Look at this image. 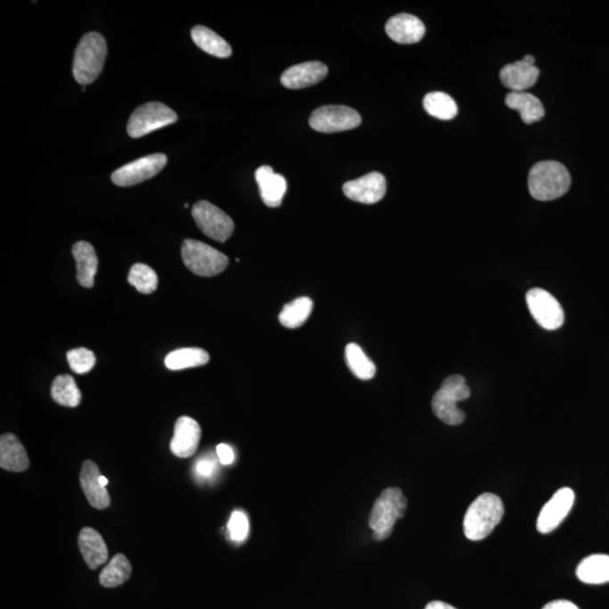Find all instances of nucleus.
<instances>
[{"instance_id": "13", "label": "nucleus", "mask_w": 609, "mask_h": 609, "mask_svg": "<svg viewBox=\"0 0 609 609\" xmlns=\"http://www.w3.org/2000/svg\"><path fill=\"white\" fill-rule=\"evenodd\" d=\"M386 180L378 172H371L369 175L359 177L357 180L345 182L344 193L350 200L374 205L386 194Z\"/></svg>"}, {"instance_id": "40", "label": "nucleus", "mask_w": 609, "mask_h": 609, "mask_svg": "<svg viewBox=\"0 0 609 609\" xmlns=\"http://www.w3.org/2000/svg\"><path fill=\"white\" fill-rule=\"evenodd\" d=\"M100 483H101L102 485H103V486H107L108 483H109V481H108L107 477H104V476H102V475H101V477H100Z\"/></svg>"}, {"instance_id": "23", "label": "nucleus", "mask_w": 609, "mask_h": 609, "mask_svg": "<svg viewBox=\"0 0 609 609\" xmlns=\"http://www.w3.org/2000/svg\"><path fill=\"white\" fill-rule=\"evenodd\" d=\"M507 107L516 110L524 124L532 125L545 116L543 103L535 95L527 92H510L506 97Z\"/></svg>"}, {"instance_id": "27", "label": "nucleus", "mask_w": 609, "mask_h": 609, "mask_svg": "<svg viewBox=\"0 0 609 609\" xmlns=\"http://www.w3.org/2000/svg\"><path fill=\"white\" fill-rule=\"evenodd\" d=\"M313 307H314V304L311 298L295 299L294 302L283 306L280 314H279V321L287 329H298L311 316Z\"/></svg>"}, {"instance_id": "18", "label": "nucleus", "mask_w": 609, "mask_h": 609, "mask_svg": "<svg viewBox=\"0 0 609 609\" xmlns=\"http://www.w3.org/2000/svg\"><path fill=\"white\" fill-rule=\"evenodd\" d=\"M256 180L259 185L260 194L264 205L269 208H278L287 192V181L280 175H276L272 167L264 165L256 169Z\"/></svg>"}, {"instance_id": "9", "label": "nucleus", "mask_w": 609, "mask_h": 609, "mask_svg": "<svg viewBox=\"0 0 609 609\" xmlns=\"http://www.w3.org/2000/svg\"><path fill=\"white\" fill-rule=\"evenodd\" d=\"M192 217L203 234L217 242H226L234 232V222L230 215L208 201H198L193 206Z\"/></svg>"}, {"instance_id": "22", "label": "nucleus", "mask_w": 609, "mask_h": 609, "mask_svg": "<svg viewBox=\"0 0 609 609\" xmlns=\"http://www.w3.org/2000/svg\"><path fill=\"white\" fill-rule=\"evenodd\" d=\"M73 256L77 269V280L84 288L94 286L99 260L94 248L87 242H77L73 247Z\"/></svg>"}, {"instance_id": "28", "label": "nucleus", "mask_w": 609, "mask_h": 609, "mask_svg": "<svg viewBox=\"0 0 609 609\" xmlns=\"http://www.w3.org/2000/svg\"><path fill=\"white\" fill-rule=\"evenodd\" d=\"M51 396L56 403L68 408H76L82 401V393L75 379L69 375H61L54 378Z\"/></svg>"}, {"instance_id": "8", "label": "nucleus", "mask_w": 609, "mask_h": 609, "mask_svg": "<svg viewBox=\"0 0 609 609\" xmlns=\"http://www.w3.org/2000/svg\"><path fill=\"white\" fill-rule=\"evenodd\" d=\"M361 125V114L345 105H327L316 109L310 118V126L317 133H341L358 128Z\"/></svg>"}, {"instance_id": "34", "label": "nucleus", "mask_w": 609, "mask_h": 609, "mask_svg": "<svg viewBox=\"0 0 609 609\" xmlns=\"http://www.w3.org/2000/svg\"><path fill=\"white\" fill-rule=\"evenodd\" d=\"M227 527L231 540L236 541V543H243V541L248 539L249 522L248 516L245 515L243 511H234V513L231 514Z\"/></svg>"}, {"instance_id": "11", "label": "nucleus", "mask_w": 609, "mask_h": 609, "mask_svg": "<svg viewBox=\"0 0 609 609\" xmlns=\"http://www.w3.org/2000/svg\"><path fill=\"white\" fill-rule=\"evenodd\" d=\"M167 158L164 154H152L124 165L113 173L111 180L114 184L126 188L142 183L158 175L166 166Z\"/></svg>"}, {"instance_id": "15", "label": "nucleus", "mask_w": 609, "mask_h": 609, "mask_svg": "<svg viewBox=\"0 0 609 609\" xmlns=\"http://www.w3.org/2000/svg\"><path fill=\"white\" fill-rule=\"evenodd\" d=\"M329 68L320 61H308L299 63L282 74L280 82L289 90H302L319 84L327 77Z\"/></svg>"}, {"instance_id": "29", "label": "nucleus", "mask_w": 609, "mask_h": 609, "mask_svg": "<svg viewBox=\"0 0 609 609\" xmlns=\"http://www.w3.org/2000/svg\"><path fill=\"white\" fill-rule=\"evenodd\" d=\"M423 108L431 117L439 120H452L459 113L456 102L452 97L442 92H433L426 94L423 100Z\"/></svg>"}, {"instance_id": "19", "label": "nucleus", "mask_w": 609, "mask_h": 609, "mask_svg": "<svg viewBox=\"0 0 609 609\" xmlns=\"http://www.w3.org/2000/svg\"><path fill=\"white\" fill-rule=\"evenodd\" d=\"M540 77V69L523 61L509 63L502 68L500 79L511 92H526L534 86Z\"/></svg>"}, {"instance_id": "14", "label": "nucleus", "mask_w": 609, "mask_h": 609, "mask_svg": "<svg viewBox=\"0 0 609 609\" xmlns=\"http://www.w3.org/2000/svg\"><path fill=\"white\" fill-rule=\"evenodd\" d=\"M201 439V428L196 420L189 417L177 418L175 435L171 440V451L180 459H188L197 451Z\"/></svg>"}, {"instance_id": "21", "label": "nucleus", "mask_w": 609, "mask_h": 609, "mask_svg": "<svg viewBox=\"0 0 609 609\" xmlns=\"http://www.w3.org/2000/svg\"><path fill=\"white\" fill-rule=\"evenodd\" d=\"M0 467L16 473L27 471L29 467L28 452L15 434H5L0 438Z\"/></svg>"}, {"instance_id": "24", "label": "nucleus", "mask_w": 609, "mask_h": 609, "mask_svg": "<svg viewBox=\"0 0 609 609\" xmlns=\"http://www.w3.org/2000/svg\"><path fill=\"white\" fill-rule=\"evenodd\" d=\"M579 581L588 585H602L609 582V556L595 554L581 562L577 568Z\"/></svg>"}, {"instance_id": "1", "label": "nucleus", "mask_w": 609, "mask_h": 609, "mask_svg": "<svg viewBox=\"0 0 609 609\" xmlns=\"http://www.w3.org/2000/svg\"><path fill=\"white\" fill-rule=\"evenodd\" d=\"M505 515L500 498L483 493L468 507L464 517V534L469 540H482L493 532Z\"/></svg>"}, {"instance_id": "30", "label": "nucleus", "mask_w": 609, "mask_h": 609, "mask_svg": "<svg viewBox=\"0 0 609 609\" xmlns=\"http://www.w3.org/2000/svg\"><path fill=\"white\" fill-rule=\"evenodd\" d=\"M133 568H131L128 558L124 554H117L110 561L100 575V582L105 588H116L121 586L130 578Z\"/></svg>"}, {"instance_id": "4", "label": "nucleus", "mask_w": 609, "mask_h": 609, "mask_svg": "<svg viewBox=\"0 0 609 609\" xmlns=\"http://www.w3.org/2000/svg\"><path fill=\"white\" fill-rule=\"evenodd\" d=\"M408 501L403 492L397 488L384 490L372 507L369 527L376 540H384L391 536L397 520L403 518Z\"/></svg>"}, {"instance_id": "17", "label": "nucleus", "mask_w": 609, "mask_h": 609, "mask_svg": "<svg viewBox=\"0 0 609 609\" xmlns=\"http://www.w3.org/2000/svg\"><path fill=\"white\" fill-rule=\"evenodd\" d=\"M100 468L92 460H85L80 472V485L88 502L96 509H107L111 503L107 488L100 483Z\"/></svg>"}, {"instance_id": "38", "label": "nucleus", "mask_w": 609, "mask_h": 609, "mask_svg": "<svg viewBox=\"0 0 609 609\" xmlns=\"http://www.w3.org/2000/svg\"><path fill=\"white\" fill-rule=\"evenodd\" d=\"M426 609H457L451 605L443 602H431L426 605Z\"/></svg>"}, {"instance_id": "20", "label": "nucleus", "mask_w": 609, "mask_h": 609, "mask_svg": "<svg viewBox=\"0 0 609 609\" xmlns=\"http://www.w3.org/2000/svg\"><path fill=\"white\" fill-rule=\"evenodd\" d=\"M78 544L88 568L95 570L108 561V547L99 532L90 527L84 528L80 532Z\"/></svg>"}, {"instance_id": "36", "label": "nucleus", "mask_w": 609, "mask_h": 609, "mask_svg": "<svg viewBox=\"0 0 609 609\" xmlns=\"http://www.w3.org/2000/svg\"><path fill=\"white\" fill-rule=\"evenodd\" d=\"M217 456L223 465H231L235 459L234 451L226 443H220L217 446Z\"/></svg>"}, {"instance_id": "3", "label": "nucleus", "mask_w": 609, "mask_h": 609, "mask_svg": "<svg viewBox=\"0 0 609 609\" xmlns=\"http://www.w3.org/2000/svg\"><path fill=\"white\" fill-rule=\"evenodd\" d=\"M107 41L100 33L85 34L75 51L73 75L76 82L86 86L99 77L107 59Z\"/></svg>"}, {"instance_id": "16", "label": "nucleus", "mask_w": 609, "mask_h": 609, "mask_svg": "<svg viewBox=\"0 0 609 609\" xmlns=\"http://www.w3.org/2000/svg\"><path fill=\"white\" fill-rule=\"evenodd\" d=\"M387 36L401 45H412L421 41L426 34V27L420 19L411 14L393 16L386 23Z\"/></svg>"}, {"instance_id": "31", "label": "nucleus", "mask_w": 609, "mask_h": 609, "mask_svg": "<svg viewBox=\"0 0 609 609\" xmlns=\"http://www.w3.org/2000/svg\"><path fill=\"white\" fill-rule=\"evenodd\" d=\"M345 361L355 378L361 380L374 378L376 371H378L375 363L363 353L361 346L355 344L346 345Z\"/></svg>"}, {"instance_id": "10", "label": "nucleus", "mask_w": 609, "mask_h": 609, "mask_svg": "<svg viewBox=\"0 0 609 609\" xmlns=\"http://www.w3.org/2000/svg\"><path fill=\"white\" fill-rule=\"evenodd\" d=\"M528 310L541 328L548 331L560 329L564 323V312L560 303L547 290L534 288L526 295Z\"/></svg>"}, {"instance_id": "35", "label": "nucleus", "mask_w": 609, "mask_h": 609, "mask_svg": "<svg viewBox=\"0 0 609 609\" xmlns=\"http://www.w3.org/2000/svg\"><path fill=\"white\" fill-rule=\"evenodd\" d=\"M215 468L214 459H201L196 465V469L199 475L203 477H210L213 475Z\"/></svg>"}, {"instance_id": "37", "label": "nucleus", "mask_w": 609, "mask_h": 609, "mask_svg": "<svg viewBox=\"0 0 609 609\" xmlns=\"http://www.w3.org/2000/svg\"><path fill=\"white\" fill-rule=\"evenodd\" d=\"M541 609H579L577 605L569 600H554V602L545 605Z\"/></svg>"}, {"instance_id": "2", "label": "nucleus", "mask_w": 609, "mask_h": 609, "mask_svg": "<svg viewBox=\"0 0 609 609\" xmlns=\"http://www.w3.org/2000/svg\"><path fill=\"white\" fill-rule=\"evenodd\" d=\"M571 176L564 164L544 160L532 167L528 176V189L536 200L551 201L569 191Z\"/></svg>"}, {"instance_id": "26", "label": "nucleus", "mask_w": 609, "mask_h": 609, "mask_svg": "<svg viewBox=\"0 0 609 609\" xmlns=\"http://www.w3.org/2000/svg\"><path fill=\"white\" fill-rule=\"evenodd\" d=\"M210 361L209 353L200 348H183L172 351L165 358V365L171 370L205 366Z\"/></svg>"}, {"instance_id": "33", "label": "nucleus", "mask_w": 609, "mask_h": 609, "mask_svg": "<svg viewBox=\"0 0 609 609\" xmlns=\"http://www.w3.org/2000/svg\"><path fill=\"white\" fill-rule=\"evenodd\" d=\"M67 361L69 362L71 370L76 372V374L83 375L94 368L96 357L91 350L78 348L70 350L67 353Z\"/></svg>"}, {"instance_id": "7", "label": "nucleus", "mask_w": 609, "mask_h": 609, "mask_svg": "<svg viewBox=\"0 0 609 609\" xmlns=\"http://www.w3.org/2000/svg\"><path fill=\"white\" fill-rule=\"evenodd\" d=\"M176 121L177 114L171 108L159 102H150L131 114L126 130L131 138L137 139Z\"/></svg>"}, {"instance_id": "12", "label": "nucleus", "mask_w": 609, "mask_h": 609, "mask_svg": "<svg viewBox=\"0 0 609 609\" xmlns=\"http://www.w3.org/2000/svg\"><path fill=\"white\" fill-rule=\"evenodd\" d=\"M572 489L562 488L554 493L551 500L540 510L537 518V531L541 534H548L565 519L574 503Z\"/></svg>"}, {"instance_id": "25", "label": "nucleus", "mask_w": 609, "mask_h": 609, "mask_svg": "<svg viewBox=\"0 0 609 609\" xmlns=\"http://www.w3.org/2000/svg\"><path fill=\"white\" fill-rule=\"evenodd\" d=\"M192 40L199 48L211 56L217 58H228L231 56V46L222 37L202 25L193 28L191 31Z\"/></svg>"}, {"instance_id": "5", "label": "nucleus", "mask_w": 609, "mask_h": 609, "mask_svg": "<svg viewBox=\"0 0 609 609\" xmlns=\"http://www.w3.org/2000/svg\"><path fill=\"white\" fill-rule=\"evenodd\" d=\"M471 396V389L467 380L460 375H452L443 380L442 387L433 397V411L434 416L448 426H459L465 420V414L457 403L467 400Z\"/></svg>"}, {"instance_id": "39", "label": "nucleus", "mask_w": 609, "mask_h": 609, "mask_svg": "<svg viewBox=\"0 0 609 609\" xmlns=\"http://www.w3.org/2000/svg\"><path fill=\"white\" fill-rule=\"evenodd\" d=\"M524 62L528 63V65L535 66V58L528 54V56L522 59Z\"/></svg>"}, {"instance_id": "32", "label": "nucleus", "mask_w": 609, "mask_h": 609, "mask_svg": "<svg viewBox=\"0 0 609 609\" xmlns=\"http://www.w3.org/2000/svg\"><path fill=\"white\" fill-rule=\"evenodd\" d=\"M128 281L139 293L150 295L158 289V276L150 266L137 264L131 266Z\"/></svg>"}, {"instance_id": "6", "label": "nucleus", "mask_w": 609, "mask_h": 609, "mask_svg": "<svg viewBox=\"0 0 609 609\" xmlns=\"http://www.w3.org/2000/svg\"><path fill=\"white\" fill-rule=\"evenodd\" d=\"M181 253L186 268L200 277L217 276L230 262L225 254L196 240H185Z\"/></svg>"}]
</instances>
